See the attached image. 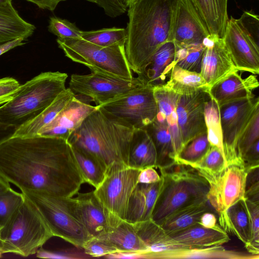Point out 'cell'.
I'll use <instances>...</instances> for the list:
<instances>
[{"instance_id": "6da1fadb", "label": "cell", "mask_w": 259, "mask_h": 259, "mask_svg": "<svg viewBox=\"0 0 259 259\" xmlns=\"http://www.w3.org/2000/svg\"><path fill=\"white\" fill-rule=\"evenodd\" d=\"M0 177L22 192L72 197L84 183L67 140L13 136L0 144Z\"/></svg>"}, {"instance_id": "7a4b0ae2", "label": "cell", "mask_w": 259, "mask_h": 259, "mask_svg": "<svg viewBox=\"0 0 259 259\" xmlns=\"http://www.w3.org/2000/svg\"><path fill=\"white\" fill-rule=\"evenodd\" d=\"M177 0H133L127 7L125 51L133 72L141 75L158 49L173 41Z\"/></svg>"}, {"instance_id": "3957f363", "label": "cell", "mask_w": 259, "mask_h": 259, "mask_svg": "<svg viewBox=\"0 0 259 259\" xmlns=\"http://www.w3.org/2000/svg\"><path fill=\"white\" fill-rule=\"evenodd\" d=\"M135 130L115 120L97 109L70 136L74 147L97 156L108 166L128 165L130 148Z\"/></svg>"}, {"instance_id": "277c9868", "label": "cell", "mask_w": 259, "mask_h": 259, "mask_svg": "<svg viewBox=\"0 0 259 259\" xmlns=\"http://www.w3.org/2000/svg\"><path fill=\"white\" fill-rule=\"evenodd\" d=\"M68 74L42 72L21 84L13 98L0 107V123L17 128L30 121L65 90Z\"/></svg>"}, {"instance_id": "5b68a950", "label": "cell", "mask_w": 259, "mask_h": 259, "mask_svg": "<svg viewBox=\"0 0 259 259\" xmlns=\"http://www.w3.org/2000/svg\"><path fill=\"white\" fill-rule=\"evenodd\" d=\"M159 170L162 184L151 216L156 224L181 208L207 200L209 184L191 166L175 162Z\"/></svg>"}, {"instance_id": "8992f818", "label": "cell", "mask_w": 259, "mask_h": 259, "mask_svg": "<svg viewBox=\"0 0 259 259\" xmlns=\"http://www.w3.org/2000/svg\"><path fill=\"white\" fill-rule=\"evenodd\" d=\"M24 196L23 201L0 229L2 254L13 253L27 257L35 254L54 237L36 207Z\"/></svg>"}, {"instance_id": "52a82bcc", "label": "cell", "mask_w": 259, "mask_h": 259, "mask_svg": "<svg viewBox=\"0 0 259 259\" xmlns=\"http://www.w3.org/2000/svg\"><path fill=\"white\" fill-rule=\"evenodd\" d=\"M22 193L36 207L54 236L81 248L93 237L83 223L75 198Z\"/></svg>"}, {"instance_id": "ba28073f", "label": "cell", "mask_w": 259, "mask_h": 259, "mask_svg": "<svg viewBox=\"0 0 259 259\" xmlns=\"http://www.w3.org/2000/svg\"><path fill=\"white\" fill-rule=\"evenodd\" d=\"M57 42L66 57L84 65L92 72L125 79L134 77L125 45L102 47L82 38H57Z\"/></svg>"}, {"instance_id": "9c48e42d", "label": "cell", "mask_w": 259, "mask_h": 259, "mask_svg": "<svg viewBox=\"0 0 259 259\" xmlns=\"http://www.w3.org/2000/svg\"><path fill=\"white\" fill-rule=\"evenodd\" d=\"M259 19L245 11L240 18L228 19L223 38L225 47L238 71L259 73Z\"/></svg>"}, {"instance_id": "30bf717a", "label": "cell", "mask_w": 259, "mask_h": 259, "mask_svg": "<svg viewBox=\"0 0 259 259\" xmlns=\"http://www.w3.org/2000/svg\"><path fill=\"white\" fill-rule=\"evenodd\" d=\"M97 107L110 118L135 130L148 125L157 112L153 87L147 84Z\"/></svg>"}, {"instance_id": "8fae6325", "label": "cell", "mask_w": 259, "mask_h": 259, "mask_svg": "<svg viewBox=\"0 0 259 259\" xmlns=\"http://www.w3.org/2000/svg\"><path fill=\"white\" fill-rule=\"evenodd\" d=\"M141 169L114 163L107 167L104 178L94 190L102 205L114 216L125 220L130 196L138 184Z\"/></svg>"}, {"instance_id": "7c38bea8", "label": "cell", "mask_w": 259, "mask_h": 259, "mask_svg": "<svg viewBox=\"0 0 259 259\" xmlns=\"http://www.w3.org/2000/svg\"><path fill=\"white\" fill-rule=\"evenodd\" d=\"M145 84L138 76L125 79L92 72L71 75L69 88L76 95L88 97L98 106Z\"/></svg>"}, {"instance_id": "4fadbf2b", "label": "cell", "mask_w": 259, "mask_h": 259, "mask_svg": "<svg viewBox=\"0 0 259 259\" xmlns=\"http://www.w3.org/2000/svg\"><path fill=\"white\" fill-rule=\"evenodd\" d=\"M258 106L259 99L255 96L233 100L219 106L227 163L242 161L237 157V139Z\"/></svg>"}, {"instance_id": "5bb4252c", "label": "cell", "mask_w": 259, "mask_h": 259, "mask_svg": "<svg viewBox=\"0 0 259 259\" xmlns=\"http://www.w3.org/2000/svg\"><path fill=\"white\" fill-rule=\"evenodd\" d=\"M247 172L242 161L229 163L217 176L207 181L208 202L218 214L245 199Z\"/></svg>"}, {"instance_id": "9a60e30c", "label": "cell", "mask_w": 259, "mask_h": 259, "mask_svg": "<svg viewBox=\"0 0 259 259\" xmlns=\"http://www.w3.org/2000/svg\"><path fill=\"white\" fill-rule=\"evenodd\" d=\"M208 93L201 91L188 95H179L176 111L183 148L196 137L207 132L204 117Z\"/></svg>"}, {"instance_id": "2e32d148", "label": "cell", "mask_w": 259, "mask_h": 259, "mask_svg": "<svg viewBox=\"0 0 259 259\" xmlns=\"http://www.w3.org/2000/svg\"><path fill=\"white\" fill-rule=\"evenodd\" d=\"M210 36L190 0H177L173 41L179 48L201 44Z\"/></svg>"}, {"instance_id": "e0dca14e", "label": "cell", "mask_w": 259, "mask_h": 259, "mask_svg": "<svg viewBox=\"0 0 259 259\" xmlns=\"http://www.w3.org/2000/svg\"><path fill=\"white\" fill-rule=\"evenodd\" d=\"M203 43L204 49L200 73L210 88L238 70L225 47L223 38L209 36Z\"/></svg>"}, {"instance_id": "ac0fdd59", "label": "cell", "mask_w": 259, "mask_h": 259, "mask_svg": "<svg viewBox=\"0 0 259 259\" xmlns=\"http://www.w3.org/2000/svg\"><path fill=\"white\" fill-rule=\"evenodd\" d=\"M97 109L96 106L75 95L51 122L39 131L37 135L68 140L84 120Z\"/></svg>"}, {"instance_id": "d6986e66", "label": "cell", "mask_w": 259, "mask_h": 259, "mask_svg": "<svg viewBox=\"0 0 259 259\" xmlns=\"http://www.w3.org/2000/svg\"><path fill=\"white\" fill-rule=\"evenodd\" d=\"M77 194L75 198L82 220L93 237L107 233L122 221L111 214L102 205L94 191Z\"/></svg>"}, {"instance_id": "ffe728a7", "label": "cell", "mask_w": 259, "mask_h": 259, "mask_svg": "<svg viewBox=\"0 0 259 259\" xmlns=\"http://www.w3.org/2000/svg\"><path fill=\"white\" fill-rule=\"evenodd\" d=\"M258 85L256 75L243 78L237 71L210 87L207 93L220 106L233 100L254 97L253 92Z\"/></svg>"}, {"instance_id": "44dd1931", "label": "cell", "mask_w": 259, "mask_h": 259, "mask_svg": "<svg viewBox=\"0 0 259 259\" xmlns=\"http://www.w3.org/2000/svg\"><path fill=\"white\" fill-rule=\"evenodd\" d=\"M167 234L176 243L186 248L222 245L230 239L228 233L221 226L210 229L203 227L198 223L185 229Z\"/></svg>"}, {"instance_id": "7402d4cb", "label": "cell", "mask_w": 259, "mask_h": 259, "mask_svg": "<svg viewBox=\"0 0 259 259\" xmlns=\"http://www.w3.org/2000/svg\"><path fill=\"white\" fill-rule=\"evenodd\" d=\"M162 184L138 183L129 199L125 220L136 224L151 219L154 206Z\"/></svg>"}, {"instance_id": "603a6c76", "label": "cell", "mask_w": 259, "mask_h": 259, "mask_svg": "<svg viewBox=\"0 0 259 259\" xmlns=\"http://www.w3.org/2000/svg\"><path fill=\"white\" fill-rule=\"evenodd\" d=\"M157 112L164 117L171 135L175 161L183 148L181 134L178 124L176 105L179 95L166 88L163 85L153 87Z\"/></svg>"}, {"instance_id": "cb8c5ba5", "label": "cell", "mask_w": 259, "mask_h": 259, "mask_svg": "<svg viewBox=\"0 0 259 259\" xmlns=\"http://www.w3.org/2000/svg\"><path fill=\"white\" fill-rule=\"evenodd\" d=\"M211 36L223 38L228 21V0H190Z\"/></svg>"}, {"instance_id": "d4e9b609", "label": "cell", "mask_w": 259, "mask_h": 259, "mask_svg": "<svg viewBox=\"0 0 259 259\" xmlns=\"http://www.w3.org/2000/svg\"><path fill=\"white\" fill-rule=\"evenodd\" d=\"M175 46L173 41L163 44L156 52L144 72L139 76L153 87L164 84L176 65Z\"/></svg>"}, {"instance_id": "484cf974", "label": "cell", "mask_w": 259, "mask_h": 259, "mask_svg": "<svg viewBox=\"0 0 259 259\" xmlns=\"http://www.w3.org/2000/svg\"><path fill=\"white\" fill-rule=\"evenodd\" d=\"M139 237L147 247L146 258L159 253L184 248L176 243L160 225L151 220L133 224Z\"/></svg>"}, {"instance_id": "4316f807", "label": "cell", "mask_w": 259, "mask_h": 259, "mask_svg": "<svg viewBox=\"0 0 259 259\" xmlns=\"http://www.w3.org/2000/svg\"><path fill=\"white\" fill-rule=\"evenodd\" d=\"M219 216V225L225 231L236 236L245 247L248 245L251 228L244 199L238 201Z\"/></svg>"}, {"instance_id": "83f0119b", "label": "cell", "mask_w": 259, "mask_h": 259, "mask_svg": "<svg viewBox=\"0 0 259 259\" xmlns=\"http://www.w3.org/2000/svg\"><path fill=\"white\" fill-rule=\"evenodd\" d=\"M154 258L258 259L259 255L252 254L247 251L229 250L222 245H217L165 251L155 255Z\"/></svg>"}, {"instance_id": "f1b7e54d", "label": "cell", "mask_w": 259, "mask_h": 259, "mask_svg": "<svg viewBox=\"0 0 259 259\" xmlns=\"http://www.w3.org/2000/svg\"><path fill=\"white\" fill-rule=\"evenodd\" d=\"M145 128L151 136L157 152V167L169 166L176 162L171 135L164 117L156 114Z\"/></svg>"}, {"instance_id": "f546056e", "label": "cell", "mask_w": 259, "mask_h": 259, "mask_svg": "<svg viewBox=\"0 0 259 259\" xmlns=\"http://www.w3.org/2000/svg\"><path fill=\"white\" fill-rule=\"evenodd\" d=\"M128 166L139 169L157 167V152L154 142L145 128L134 131L131 143Z\"/></svg>"}, {"instance_id": "4dcf8cb0", "label": "cell", "mask_w": 259, "mask_h": 259, "mask_svg": "<svg viewBox=\"0 0 259 259\" xmlns=\"http://www.w3.org/2000/svg\"><path fill=\"white\" fill-rule=\"evenodd\" d=\"M105 240L118 252H138L145 254L147 247L138 235L133 224L122 220L107 233L95 237Z\"/></svg>"}, {"instance_id": "1f68e13d", "label": "cell", "mask_w": 259, "mask_h": 259, "mask_svg": "<svg viewBox=\"0 0 259 259\" xmlns=\"http://www.w3.org/2000/svg\"><path fill=\"white\" fill-rule=\"evenodd\" d=\"M69 88H66L55 100L34 118L17 129L13 136L31 137L51 122L75 96Z\"/></svg>"}, {"instance_id": "d6a6232c", "label": "cell", "mask_w": 259, "mask_h": 259, "mask_svg": "<svg viewBox=\"0 0 259 259\" xmlns=\"http://www.w3.org/2000/svg\"><path fill=\"white\" fill-rule=\"evenodd\" d=\"M166 88L179 95H188L201 91L208 92L209 87L200 73L189 71L175 65L166 82Z\"/></svg>"}, {"instance_id": "836d02e7", "label": "cell", "mask_w": 259, "mask_h": 259, "mask_svg": "<svg viewBox=\"0 0 259 259\" xmlns=\"http://www.w3.org/2000/svg\"><path fill=\"white\" fill-rule=\"evenodd\" d=\"M206 211H210L207 200L193 203L174 212L160 226L167 233L179 231L198 223Z\"/></svg>"}, {"instance_id": "e575fe53", "label": "cell", "mask_w": 259, "mask_h": 259, "mask_svg": "<svg viewBox=\"0 0 259 259\" xmlns=\"http://www.w3.org/2000/svg\"><path fill=\"white\" fill-rule=\"evenodd\" d=\"M35 27L19 15L14 7L0 9V44L24 37L27 38Z\"/></svg>"}, {"instance_id": "d590c367", "label": "cell", "mask_w": 259, "mask_h": 259, "mask_svg": "<svg viewBox=\"0 0 259 259\" xmlns=\"http://www.w3.org/2000/svg\"><path fill=\"white\" fill-rule=\"evenodd\" d=\"M71 147L84 183L97 188L104 178L107 166L91 153L72 145Z\"/></svg>"}, {"instance_id": "8d00e7d4", "label": "cell", "mask_w": 259, "mask_h": 259, "mask_svg": "<svg viewBox=\"0 0 259 259\" xmlns=\"http://www.w3.org/2000/svg\"><path fill=\"white\" fill-rule=\"evenodd\" d=\"M204 117L207 138L210 146L219 148L225 157L219 106L210 97L205 104Z\"/></svg>"}, {"instance_id": "74e56055", "label": "cell", "mask_w": 259, "mask_h": 259, "mask_svg": "<svg viewBox=\"0 0 259 259\" xmlns=\"http://www.w3.org/2000/svg\"><path fill=\"white\" fill-rule=\"evenodd\" d=\"M227 165L225 157L220 150L211 146L204 156L190 166L208 181L220 174Z\"/></svg>"}, {"instance_id": "f35d334b", "label": "cell", "mask_w": 259, "mask_h": 259, "mask_svg": "<svg viewBox=\"0 0 259 259\" xmlns=\"http://www.w3.org/2000/svg\"><path fill=\"white\" fill-rule=\"evenodd\" d=\"M82 39L102 47L125 45L126 30L123 28L112 27L82 31Z\"/></svg>"}, {"instance_id": "ab89813d", "label": "cell", "mask_w": 259, "mask_h": 259, "mask_svg": "<svg viewBox=\"0 0 259 259\" xmlns=\"http://www.w3.org/2000/svg\"><path fill=\"white\" fill-rule=\"evenodd\" d=\"M207 132L202 134L189 142L180 151L176 162L191 166L199 161L210 148Z\"/></svg>"}, {"instance_id": "60d3db41", "label": "cell", "mask_w": 259, "mask_h": 259, "mask_svg": "<svg viewBox=\"0 0 259 259\" xmlns=\"http://www.w3.org/2000/svg\"><path fill=\"white\" fill-rule=\"evenodd\" d=\"M204 49V43L175 48V64L189 71L200 73Z\"/></svg>"}, {"instance_id": "b9f144b4", "label": "cell", "mask_w": 259, "mask_h": 259, "mask_svg": "<svg viewBox=\"0 0 259 259\" xmlns=\"http://www.w3.org/2000/svg\"><path fill=\"white\" fill-rule=\"evenodd\" d=\"M259 140V106L254 110L248 122L240 133L237 141V157L242 158L247 150Z\"/></svg>"}, {"instance_id": "7bdbcfd3", "label": "cell", "mask_w": 259, "mask_h": 259, "mask_svg": "<svg viewBox=\"0 0 259 259\" xmlns=\"http://www.w3.org/2000/svg\"><path fill=\"white\" fill-rule=\"evenodd\" d=\"M24 199L20 193L11 188L0 194V227H2Z\"/></svg>"}, {"instance_id": "ee69618b", "label": "cell", "mask_w": 259, "mask_h": 259, "mask_svg": "<svg viewBox=\"0 0 259 259\" xmlns=\"http://www.w3.org/2000/svg\"><path fill=\"white\" fill-rule=\"evenodd\" d=\"M249 214L251 239L245 246L247 251L254 255H259V202L244 199Z\"/></svg>"}, {"instance_id": "f6af8a7d", "label": "cell", "mask_w": 259, "mask_h": 259, "mask_svg": "<svg viewBox=\"0 0 259 259\" xmlns=\"http://www.w3.org/2000/svg\"><path fill=\"white\" fill-rule=\"evenodd\" d=\"M48 30L58 38H82V31L74 24L56 16L50 18Z\"/></svg>"}, {"instance_id": "bcb514c9", "label": "cell", "mask_w": 259, "mask_h": 259, "mask_svg": "<svg viewBox=\"0 0 259 259\" xmlns=\"http://www.w3.org/2000/svg\"><path fill=\"white\" fill-rule=\"evenodd\" d=\"M36 256L39 258L57 259H87L92 258L87 254L82 248L76 247L60 250H51L40 248Z\"/></svg>"}, {"instance_id": "7dc6e473", "label": "cell", "mask_w": 259, "mask_h": 259, "mask_svg": "<svg viewBox=\"0 0 259 259\" xmlns=\"http://www.w3.org/2000/svg\"><path fill=\"white\" fill-rule=\"evenodd\" d=\"M84 252L92 257H100L118 251L104 240L98 237H92L83 245Z\"/></svg>"}, {"instance_id": "c3c4849f", "label": "cell", "mask_w": 259, "mask_h": 259, "mask_svg": "<svg viewBox=\"0 0 259 259\" xmlns=\"http://www.w3.org/2000/svg\"><path fill=\"white\" fill-rule=\"evenodd\" d=\"M245 199L259 202V167L248 170L245 183Z\"/></svg>"}, {"instance_id": "681fc988", "label": "cell", "mask_w": 259, "mask_h": 259, "mask_svg": "<svg viewBox=\"0 0 259 259\" xmlns=\"http://www.w3.org/2000/svg\"><path fill=\"white\" fill-rule=\"evenodd\" d=\"M20 85L16 79L12 77L0 78V105L11 100Z\"/></svg>"}, {"instance_id": "f907efd6", "label": "cell", "mask_w": 259, "mask_h": 259, "mask_svg": "<svg viewBox=\"0 0 259 259\" xmlns=\"http://www.w3.org/2000/svg\"><path fill=\"white\" fill-rule=\"evenodd\" d=\"M94 3L103 9L108 16L114 18L124 13L126 8L119 0H86Z\"/></svg>"}, {"instance_id": "816d5d0a", "label": "cell", "mask_w": 259, "mask_h": 259, "mask_svg": "<svg viewBox=\"0 0 259 259\" xmlns=\"http://www.w3.org/2000/svg\"><path fill=\"white\" fill-rule=\"evenodd\" d=\"M247 170L259 167V140L255 142L242 158Z\"/></svg>"}, {"instance_id": "f5cc1de1", "label": "cell", "mask_w": 259, "mask_h": 259, "mask_svg": "<svg viewBox=\"0 0 259 259\" xmlns=\"http://www.w3.org/2000/svg\"><path fill=\"white\" fill-rule=\"evenodd\" d=\"M154 168L148 167L141 169L138 178V183L150 184L159 182L161 176Z\"/></svg>"}, {"instance_id": "db71d44e", "label": "cell", "mask_w": 259, "mask_h": 259, "mask_svg": "<svg viewBox=\"0 0 259 259\" xmlns=\"http://www.w3.org/2000/svg\"><path fill=\"white\" fill-rule=\"evenodd\" d=\"M109 259H137L146 258L145 254L138 252H117L108 254L104 257Z\"/></svg>"}, {"instance_id": "11a10c76", "label": "cell", "mask_w": 259, "mask_h": 259, "mask_svg": "<svg viewBox=\"0 0 259 259\" xmlns=\"http://www.w3.org/2000/svg\"><path fill=\"white\" fill-rule=\"evenodd\" d=\"M198 224L207 228H217L220 226L217 224L215 215L210 211L204 212L200 217Z\"/></svg>"}, {"instance_id": "9f6ffc18", "label": "cell", "mask_w": 259, "mask_h": 259, "mask_svg": "<svg viewBox=\"0 0 259 259\" xmlns=\"http://www.w3.org/2000/svg\"><path fill=\"white\" fill-rule=\"evenodd\" d=\"M36 5L38 8L53 11L58 5L66 0H26Z\"/></svg>"}, {"instance_id": "6f0895ef", "label": "cell", "mask_w": 259, "mask_h": 259, "mask_svg": "<svg viewBox=\"0 0 259 259\" xmlns=\"http://www.w3.org/2000/svg\"><path fill=\"white\" fill-rule=\"evenodd\" d=\"M17 128L14 125L0 123V144L12 137Z\"/></svg>"}, {"instance_id": "680465c9", "label": "cell", "mask_w": 259, "mask_h": 259, "mask_svg": "<svg viewBox=\"0 0 259 259\" xmlns=\"http://www.w3.org/2000/svg\"><path fill=\"white\" fill-rule=\"evenodd\" d=\"M26 39L21 37L0 44V56L15 47L24 45L23 41Z\"/></svg>"}, {"instance_id": "91938a15", "label": "cell", "mask_w": 259, "mask_h": 259, "mask_svg": "<svg viewBox=\"0 0 259 259\" xmlns=\"http://www.w3.org/2000/svg\"><path fill=\"white\" fill-rule=\"evenodd\" d=\"M11 188L9 182L0 177V194Z\"/></svg>"}, {"instance_id": "94428289", "label": "cell", "mask_w": 259, "mask_h": 259, "mask_svg": "<svg viewBox=\"0 0 259 259\" xmlns=\"http://www.w3.org/2000/svg\"><path fill=\"white\" fill-rule=\"evenodd\" d=\"M13 7L12 0H0V9Z\"/></svg>"}, {"instance_id": "6125c7cd", "label": "cell", "mask_w": 259, "mask_h": 259, "mask_svg": "<svg viewBox=\"0 0 259 259\" xmlns=\"http://www.w3.org/2000/svg\"><path fill=\"white\" fill-rule=\"evenodd\" d=\"M126 8L129 6L133 0H119Z\"/></svg>"}, {"instance_id": "be15d7a7", "label": "cell", "mask_w": 259, "mask_h": 259, "mask_svg": "<svg viewBox=\"0 0 259 259\" xmlns=\"http://www.w3.org/2000/svg\"><path fill=\"white\" fill-rule=\"evenodd\" d=\"M1 254H2V253L0 252V257H1Z\"/></svg>"}, {"instance_id": "e7e4bbea", "label": "cell", "mask_w": 259, "mask_h": 259, "mask_svg": "<svg viewBox=\"0 0 259 259\" xmlns=\"http://www.w3.org/2000/svg\"><path fill=\"white\" fill-rule=\"evenodd\" d=\"M2 227H0V229Z\"/></svg>"}]
</instances>
